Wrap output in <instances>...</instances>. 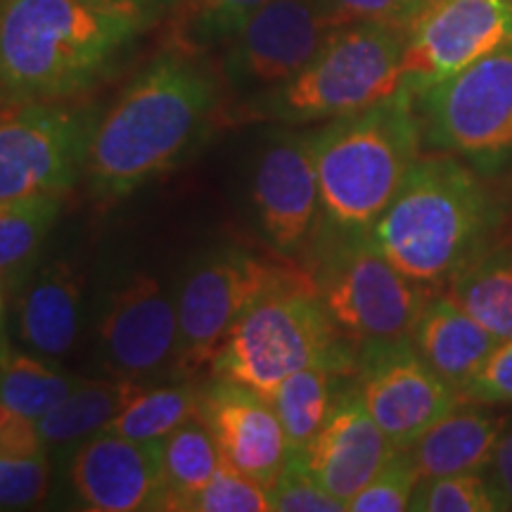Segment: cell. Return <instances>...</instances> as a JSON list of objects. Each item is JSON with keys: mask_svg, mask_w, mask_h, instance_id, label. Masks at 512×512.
Returning <instances> with one entry per match:
<instances>
[{"mask_svg": "<svg viewBox=\"0 0 512 512\" xmlns=\"http://www.w3.org/2000/svg\"><path fill=\"white\" fill-rule=\"evenodd\" d=\"M219 81L183 48L152 57L95 119L86 155L88 190L112 204L169 174L207 140Z\"/></svg>", "mask_w": 512, "mask_h": 512, "instance_id": "6da1fadb", "label": "cell"}, {"mask_svg": "<svg viewBox=\"0 0 512 512\" xmlns=\"http://www.w3.org/2000/svg\"><path fill=\"white\" fill-rule=\"evenodd\" d=\"M145 29L86 0H3L0 110L81 98L117 72Z\"/></svg>", "mask_w": 512, "mask_h": 512, "instance_id": "7a4b0ae2", "label": "cell"}, {"mask_svg": "<svg viewBox=\"0 0 512 512\" xmlns=\"http://www.w3.org/2000/svg\"><path fill=\"white\" fill-rule=\"evenodd\" d=\"M320 204L335 230H368L418 162L420 119L411 88L309 133Z\"/></svg>", "mask_w": 512, "mask_h": 512, "instance_id": "3957f363", "label": "cell"}, {"mask_svg": "<svg viewBox=\"0 0 512 512\" xmlns=\"http://www.w3.org/2000/svg\"><path fill=\"white\" fill-rule=\"evenodd\" d=\"M486 219L482 185L444 152L418 157L366 233L396 271L413 283L437 285L477 254Z\"/></svg>", "mask_w": 512, "mask_h": 512, "instance_id": "277c9868", "label": "cell"}, {"mask_svg": "<svg viewBox=\"0 0 512 512\" xmlns=\"http://www.w3.org/2000/svg\"><path fill=\"white\" fill-rule=\"evenodd\" d=\"M320 361L354 366L342 349L337 325L320 302L316 278L292 266L247 306L209 373L268 401L285 377Z\"/></svg>", "mask_w": 512, "mask_h": 512, "instance_id": "5b68a950", "label": "cell"}, {"mask_svg": "<svg viewBox=\"0 0 512 512\" xmlns=\"http://www.w3.org/2000/svg\"><path fill=\"white\" fill-rule=\"evenodd\" d=\"M408 29L377 22L339 27L316 57L283 86L256 98L280 124H313L368 110L403 86Z\"/></svg>", "mask_w": 512, "mask_h": 512, "instance_id": "8992f818", "label": "cell"}, {"mask_svg": "<svg viewBox=\"0 0 512 512\" xmlns=\"http://www.w3.org/2000/svg\"><path fill=\"white\" fill-rule=\"evenodd\" d=\"M339 238L311 275L337 330L358 344L411 337L427 297L384 259L366 230H339Z\"/></svg>", "mask_w": 512, "mask_h": 512, "instance_id": "52a82bcc", "label": "cell"}, {"mask_svg": "<svg viewBox=\"0 0 512 512\" xmlns=\"http://www.w3.org/2000/svg\"><path fill=\"white\" fill-rule=\"evenodd\" d=\"M294 264L261 259L223 245L197 256L176 290L178 356L174 380H195L211 370L221 344L247 306L278 283Z\"/></svg>", "mask_w": 512, "mask_h": 512, "instance_id": "ba28073f", "label": "cell"}, {"mask_svg": "<svg viewBox=\"0 0 512 512\" xmlns=\"http://www.w3.org/2000/svg\"><path fill=\"white\" fill-rule=\"evenodd\" d=\"M98 114L69 102L0 110V200L67 195L86 171Z\"/></svg>", "mask_w": 512, "mask_h": 512, "instance_id": "9c48e42d", "label": "cell"}, {"mask_svg": "<svg viewBox=\"0 0 512 512\" xmlns=\"http://www.w3.org/2000/svg\"><path fill=\"white\" fill-rule=\"evenodd\" d=\"M422 140L448 155L512 147V43L415 93Z\"/></svg>", "mask_w": 512, "mask_h": 512, "instance_id": "30bf717a", "label": "cell"}, {"mask_svg": "<svg viewBox=\"0 0 512 512\" xmlns=\"http://www.w3.org/2000/svg\"><path fill=\"white\" fill-rule=\"evenodd\" d=\"M95 356L110 377L143 384L174 380L176 294L150 273H131L107 292L95 328Z\"/></svg>", "mask_w": 512, "mask_h": 512, "instance_id": "8fae6325", "label": "cell"}, {"mask_svg": "<svg viewBox=\"0 0 512 512\" xmlns=\"http://www.w3.org/2000/svg\"><path fill=\"white\" fill-rule=\"evenodd\" d=\"M339 27L328 0H268L226 41L223 72L238 91L264 95L302 72Z\"/></svg>", "mask_w": 512, "mask_h": 512, "instance_id": "7c38bea8", "label": "cell"}, {"mask_svg": "<svg viewBox=\"0 0 512 512\" xmlns=\"http://www.w3.org/2000/svg\"><path fill=\"white\" fill-rule=\"evenodd\" d=\"M358 394L396 448H408L463 401L456 387L434 373L411 337L363 344Z\"/></svg>", "mask_w": 512, "mask_h": 512, "instance_id": "4fadbf2b", "label": "cell"}, {"mask_svg": "<svg viewBox=\"0 0 512 512\" xmlns=\"http://www.w3.org/2000/svg\"><path fill=\"white\" fill-rule=\"evenodd\" d=\"M512 43V0H430L408 27L401 76L411 93Z\"/></svg>", "mask_w": 512, "mask_h": 512, "instance_id": "5bb4252c", "label": "cell"}, {"mask_svg": "<svg viewBox=\"0 0 512 512\" xmlns=\"http://www.w3.org/2000/svg\"><path fill=\"white\" fill-rule=\"evenodd\" d=\"M249 200L275 252H302L323 209L309 133H278L268 140L254 164Z\"/></svg>", "mask_w": 512, "mask_h": 512, "instance_id": "9a60e30c", "label": "cell"}, {"mask_svg": "<svg viewBox=\"0 0 512 512\" xmlns=\"http://www.w3.org/2000/svg\"><path fill=\"white\" fill-rule=\"evenodd\" d=\"M69 484L86 510H164L162 441H136L102 430L76 448Z\"/></svg>", "mask_w": 512, "mask_h": 512, "instance_id": "2e32d148", "label": "cell"}, {"mask_svg": "<svg viewBox=\"0 0 512 512\" xmlns=\"http://www.w3.org/2000/svg\"><path fill=\"white\" fill-rule=\"evenodd\" d=\"M200 415L219 448L221 463L271 486L292 458L271 401L240 384L211 375L200 384Z\"/></svg>", "mask_w": 512, "mask_h": 512, "instance_id": "e0dca14e", "label": "cell"}, {"mask_svg": "<svg viewBox=\"0 0 512 512\" xmlns=\"http://www.w3.org/2000/svg\"><path fill=\"white\" fill-rule=\"evenodd\" d=\"M399 451L363 406L358 387L337 396L335 406L302 458L311 477L347 505Z\"/></svg>", "mask_w": 512, "mask_h": 512, "instance_id": "ac0fdd59", "label": "cell"}, {"mask_svg": "<svg viewBox=\"0 0 512 512\" xmlns=\"http://www.w3.org/2000/svg\"><path fill=\"white\" fill-rule=\"evenodd\" d=\"M81 311L83 275L67 259L48 261L29 275L17 294V339L31 354L60 361L76 347Z\"/></svg>", "mask_w": 512, "mask_h": 512, "instance_id": "d6986e66", "label": "cell"}, {"mask_svg": "<svg viewBox=\"0 0 512 512\" xmlns=\"http://www.w3.org/2000/svg\"><path fill=\"white\" fill-rule=\"evenodd\" d=\"M508 415L489 403L460 401L406 448L420 479L484 472L494 458Z\"/></svg>", "mask_w": 512, "mask_h": 512, "instance_id": "ffe728a7", "label": "cell"}, {"mask_svg": "<svg viewBox=\"0 0 512 512\" xmlns=\"http://www.w3.org/2000/svg\"><path fill=\"white\" fill-rule=\"evenodd\" d=\"M411 339L434 373L458 392H463L465 384L501 344V339L491 335L448 294L427 299L415 320Z\"/></svg>", "mask_w": 512, "mask_h": 512, "instance_id": "44dd1931", "label": "cell"}, {"mask_svg": "<svg viewBox=\"0 0 512 512\" xmlns=\"http://www.w3.org/2000/svg\"><path fill=\"white\" fill-rule=\"evenodd\" d=\"M140 384L143 382L110 375L102 380L83 377L53 411L36 420L48 451L67 458V453H74L83 441L107 430Z\"/></svg>", "mask_w": 512, "mask_h": 512, "instance_id": "7402d4cb", "label": "cell"}, {"mask_svg": "<svg viewBox=\"0 0 512 512\" xmlns=\"http://www.w3.org/2000/svg\"><path fill=\"white\" fill-rule=\"evenodd\" d=\"M448 297L501 342L512 339V249L472 256L448 278Z\"/></svg>", "mask_w": 512, "mask_h": 512, "instance_id": "603a6c76", "label": "cell"}, {"mask_svg": "<svg viewBox=\"0 0 512 512\" xmlns=\"http://www.w3.org/2000/svg\"><path fill=\"white\" fill-rule=\"evenodd\" d=\"M349 368L351 366L335 361L311 363V366L285 377L268 399L280 425H283L292 456L302 453L311 444V439L316 437L320 427L325 425L337 401V375Z\"/></svg>", "mask_w": 512, "mask_h": 512, "instance_id": "cb8c5ba5", "label": "cell"}, {"mask_svg": "<svg viewBox=\"0 0 512 512\" xmlns=\"http://www.w3.org/2000/svg\"><path fill=\"white\" fill-rule=\"evenodd\" d=\"M221 456L202 415H192L162 439L164 510H185L192 496L219 470Z\"/></svg>", "mask_w": 512, "mask_h": 512, "instance_id": "d4e9b609", "label": "cell"}, {"mask_svg": "<svg viewBox=\"0 0 512 512\" xmlns=\"http://www.w3.org/2000/svg\"><path fill=\"white\" fill-rule=\"evenodd\" d=\"M200 413V387L192 380L140 384L107 430L136 441H162Z\"/></svg>", "mask_w": 512, "mask_h": 512, "instance_id": "484cf974", "label": "cell"}, {"mask_svg": "<svg viewBox=\"0 0 512 512\" xmlns=\"http://www.w3.org/2000/svg\"><path fill=\"white\" fill-rule=\"evenodd\" d=\"M62 214V197L0 200V280H22Z\"/></svg>", "mask_w": 512, "mask_h": 512, "instance_id": "4316f807", "label": "cell"}, {"mask_svg": "<svg viewBox=\"0 0 512 512\" xmlns=\"http://www.w3.org/2000/svg\"><path fill=\"white\" fill-rule=\"evenodd\" d=\"M81 380L31 351L0 349V403L34 420L53 411Z\"/></svg>", "mask_w": 512, "mask_h": 512, "instance_id": "83f0119b", "label": "cell"}, {"mask_svg": "<svg viewBox=\"0 0 512 512\" xmlns=\"http://www.w3.org/2000/svg\"><path fill=\"white\" fill-rule=\"evenodd\" d=\"M411 510L498 512L503 510V503L486 472H458V475L420 479L413 491Z\"/></svg>", "mask_w": 512, "mask_h": 512, "instance_id": "f1b7e54d", "label": "cell"}, {"mask_svg": "<svg viewBox=\"0 0 512 512\" xmlns=\"http://www.w3.org/2000/svg\"><path fill=\"white\" fill-rule=\"evenodd\" d=\"M185 512H273V508L264 484L221 463Z\"/></svg>", "mask_w": 512, "mask_h": 512, "instance_id": "f546056e", "label": "cell"}, {"mask_svg": "<svg viewBox=\"0 0 512 512\" xmlns=\"http://www.w3.org/2000/svg\"><path fill=\"white\" fill-rule=\"evenodd\" d=\"M420 482L411 456L399 448L387 465L347 503L351 512H403L411 510V498Z\"/></svg>", "mask_w": 512, "mask_h": 512, "instance_id": "4dcf8cb0", "label": "cell"}, {"mask_svg": "<svg viewBox=\"0 0 512 512\" xmlns=\"http://www.w3.org/2000/svg\"><path fill=\"white\" fill-rule=\"evenodd\" d=\"M53 489L50 453L34 458H0V510H31Z\"/></svg>", "mask_w": 512, "mask_h": 512, "instance_id": "1f68e13d", "label": "cell"}, {"mask_svg": "<svg viewBox=\"0 0 512 512\" xmlns=\"http://www.w3.org/2000/svg\"><path fill=\"white\" fill-rule=\"evenodd\" d=\"M273 512H342L347 505L320 486L306 470L302 458L287 460L280 477L268 486Z\"/></svg>", "mask_w": 512, "mask_h": 512, "instance_id": "d6a6232c", "label": "cell"}, {"mask_svg": "<svg viewBox=\"0 0 512 512\" xmlns=\"http://www.w3.org/2000/svg\"><path fill=\"white\" fill-rule=\"evenodd\" d=\"M268 0H185L192 27L209 41H228Z\"/></svg>", "mask_w": 512, "mask_h": 512, "instance_id": "836d02e7", "label": "cell"}, {"mask_svg": "<svg viewBox=\"0 0 512 512\" xmlns=\"http://www.w3.org/2000/svg\"><path fill=\"white\" fill-rule=\"evenodd\" d=\"M460 396L463 401L512 406V339L498 344V349L486 358L477 375L465 384Z\"/></svg>", "mask_w": 512, "mask_h": 512, "instance_id": "e575fe53", "label": "cell"}, {"mask_svg": "<svg viewBox=\"0 0 512 512\" xmlns=\"http://www.w3.org/2000/svg\"><path fill=\"white\" fill-rule=\"evenodd\" d=\"M430 0H328L342 24L377 22L408 29Z\"/></svg>", "mask_w": 512, "mask_h": 512, "instance_id": "d590c367", "label": "cell"}, {"mask_svg": "<svg viewBox=\"0 0 512 512\" xmlns=\"http://www.w3.org/2000/svg\"><path fill=\"white\" fill-rule=\"evenodd\" d=\"M50 453L38 422L0 403V458H34Z\"/></svg>", "mask_w": 512, "mask_h": 512, "instance_id": "8d00e7d4", "label": "cell"}, {"mask_svg": "<svg viewBox=\"0 0 512 512\" xmlns=\"http://www.w3.org/2000/svg\"><path fill=\"white\" fill-rule=\"evenodd\" d=\"M484 472L489 482L494 484L496 494L503 503V510H512V422L505 425L494 458H491Z\"/></svg>", "mask_w": 512, "mask_h": 512, "instance_id": "74e56055", "label": "cell"}, {"mask_svg": "<svg viewBox=\"0 0 512 512\" xmlns=\"http://www.w3.org/2000/svg\"><path fill=\"white\" fill-rule=\"evenodd\" d=\"M86 3H93L105 10L126 12V15L143 19L147 27H152L164 15H169L171 10H176L183 0H86Z\"/></svg>", "mask_w": 512, "mask_h": 512, "instance_id": "f35d334b", "label": "cell"}, {"mask_svg": "<svg viewBox=\"0 0 512 512\" xmlns=\"http://www.w3.org/2000/svg\"><path fill=\"white\" fill-rule=\"evenodd\" d=\"M0 320H3V287H0Z\"/></svg>", "mask_w": 512, "mask_h": 512, "instance_id": "ab89813d", "label": "cell"}, {"mask_svg": "<svg viewBox=\"0 0 512 512\" xmlns=\"http://www.w3.org/2000/svg\"><path fill=\"white\" fill-rule=\"evenodd\" d=\"M0 10H3V0H0Z\"/></svg>", "mask_w": 512, "mask_h": 512, "instance_id": "60d3db41", "label": "cell"}]
</instances>
